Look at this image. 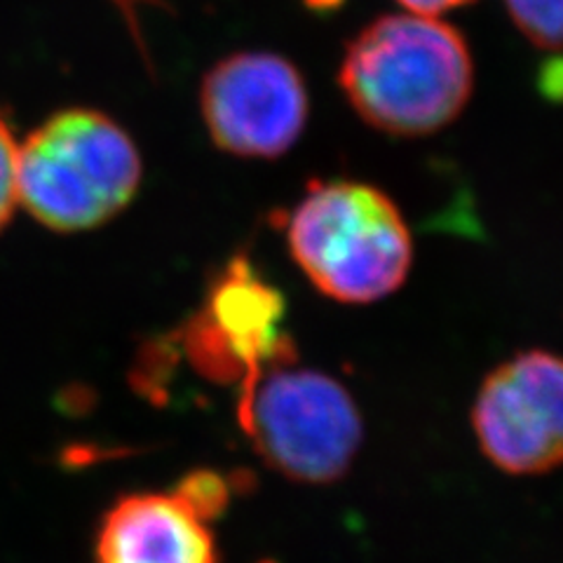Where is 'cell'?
Instances as JSON below:
<instances>
[{
    "label": "cell",
    "instance_id": "obj_12",
    "mask_svg": "<svg viewBox=\"0 0 563 563\" xmlns=\"http://www.w3.org/2000/svg\"><path fill=\"white\" fill-rule=\"evenodd\" d=\"M397 3L407 10V12H416V14H428V16H442L455 8H463L472 0H397Z\"/></svg>",
    "mask_w": 563,
    "mask_h": 563
},
{
    "label": "cell",
    "instance_id": "obj_7",
    "mask_svg": "<svg viewBox=\"0 0 563 563\" xmlns=\"http://www.w3.org/2000/svg\"><path fill=\"white\" fill-rule=\"evenodd\" d=\"M285 298L258 277L246 258H235L211 282L202 310L186 329V350L205 378L240 383V390L266 368L294 362L282 333Z\"/></svg>",
    "mask_w": 563,
    "mask_h": 563
},
{
    "label": "cell",
    "instance_id": "obj_6",
    "mask_svg": "<svg viewBox=\"0 0 563 563\" xmlns=\"http://www.w3.org/2000/svg\"><path fill=\"white\" fill-rule=\"evenodd\" d=\"M472 428L488 461L517 477L552 472L563 451V368L544 350L500 364L474 399Z\"/></svg>",
    "mask_w": 563,
    "mask_h": 563
},
{
    "label": "cell",
    "instance_id": "obj_11",
    "mask_svg": "<svg viewBox=\"0 0 563 563\" xmlns=\"http://www.w3.org/2000/svg\"><path fill=\"white\" fill-rule=\"evenodd\" d=\"M16 148H20V141L14 139L8 120L0 115V231L20 207L16 205Z\"/></svg>",
    "mask_w": 563,
    "mask_h": 563
},
{
    "label": "cell",
    "instance_id": "obj_4",
    "mask_svg": "<svg viewBox=\"0 0 563 563\" xmlns=\"http://www.w3.org/2000/svg\"><path fill=\"white\" fill-rule=\"evenodd\" d=\"M238 416L273 470L301 484H331L352 467L362 416L345 387L322 372L282 362L242 387Z\"/></svg>",
    "mask_w": 563,
    "mask_h": 563
},
{
    "label": "cell",
    "instance_id": "obj_10",
    "mask_svg": "<svg viewBox=\"0 0 563 563\" xmlns=\"http://www.w3.org/2000/svg\"><path fill=\"white\" fill-rule=\"evenodd\" d=\"M174 490L207 521H214L228 505V484L217 472H190Z\"/></svg>",
    "mask_w": 563,
    "mask_h": 563
},
{
    "label": "cell",
    "instance_id": "obj_13",
    "mask_svg": "<svg viewBox=\"0 0 563 563\" xmlns=\"http://www.w3.org/2000/svg\"><path fill=\"white\" fill-rule=\"evenodd\" d=\"M310 5H314V8H320V10H324V8H333L336 3H341V0H308Z\"/></svg>",
    "mask_w": 563,
    "mask_h": 563
},
{
    "label": "cell",
    "instance_id": "obj_5",
    "mask_svg": "<svg viewBox=\"0 0 563 563\" xmlns=\"http://www.w3.org/2000/svg\"><path fill=\"white\" fill-rule=\"evenodd\" d=\"M200 111L221 151L268 161L301 139L310 113L308 87L289 59L238 52L207 70Z\"/></svg>",
    "mask_w": 563,
    "mask_h": 563
},
{
    "label": "cell",
    "instance_id": "obj_3",
    "mask_svg": "<svg viewBox=\"0 0 563 563\" xmlns=\"http://www.w3.org/2000/svg\"><path fill=\"white\" fill-rule=\"evenodd\" d=\"M287 242L314 289L339 303H374L409 277L413 240L399 207L360 181H320L296 205Z\"/></svg>",
    "mask_w": 563,
    "mask_h": 563
},
{
    "label": "cell",
    "instance_id": "obj_9",
    "mask_svg": "<svg viewBox=\"0 0 563 563\" xmlns=\"http://www.w3.org/2000/svg\"><path fill=\"white\" fill-rule=\"evenodd\" d=\"M517 29L540 49L561 45V0H505Z\"/></svg>",
    "mask_w": 563,
    "mask_h": 563
},
{
    "label": "cell",
    "instance_id": "obj_2",
    "mask_svg": "<svg viewBox=\"0 0 563 563\" xmlns=\"http://www.w3.org/2000/svg\"><path fill=\"white\" fill-rule=\"evenodd\" d=\"M141 174L125 128L95 109H68L20 141L16 205L49 231H90L134 200Z\"/></svg>",
    "mask_w": 563,
    "mask_h": 563
},
{
    "label": "cell",
    "instance_id": "obj_1",
    "mask_svg": "<svg viewBox=\"0 0 563 563\" xmlns=\"http://www.w3.org/2000/svg\"><path fill=\"white\" fill-rule=\"evenodd\" d=\"M355 113L395 136H426L463 113L474 87V62L463 33L442 16L383 14L364 26L339 70Z\"/></svg>",
    "mask_w": 563,
    "mask_h": 563
},
{
    "label": "cell",
    "instance_id": "obj_8",
    "mask_svg": "<svg viewBox=\"0 0 563 563\" xmlns=\"http://www.w3.org/2000/svg\"><path fill=\"white\" fill-rule=\"evenodd\" d=\"M97 563H219L211 521L174 488L130 493L111 505L97 528Z\"/></svg>",
    "mask_w": 563,
    "mask_h": 563
}]
</instances>
